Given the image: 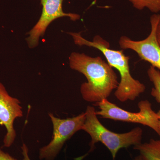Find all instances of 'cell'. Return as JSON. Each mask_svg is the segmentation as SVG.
<instances>
[{
	"instance_id": "obj_16",
	"label": "cell",
	"mask_w": 160,
	"mask_h": 160,
	"mask_svg": "<svg viewBox=\"0 0 160 160\" xmlns=\"http://www.w3.org/2000/svg\"><path fill=\"white\" fill-rule=\"evenodd\" d=\"M157 113L159 116L158 127L160 131V112H158Z\"/></svg>"
},
{
	"instance_id": "obj_7",
	"label": "cell",
	"mask_w": 160,
	"mask_h": 160,
	"mask_svg": "<svg viewBox=\"0 0 160 160\" xmlns=\"http://www.w3.org/2000/svg\"><path fill=\"white\" fill-rule=\"evenodd\" d=\"M64 0H41L42 7L39 20L32 29L28 32L26 38L29 48H33L38 45L40 38L42 37L47 27L55 20L59 18L68 17L72 21L80 19L76 13H66L63 11L62 3Z\"/></svg>"
},
{
	"instance_id": "obj_2",
	"label": "cell",
	"mask_w": 160,
	"mask_h": 160,
	"mask_svg": "<svg viewBox=\"0 0 160 160\" xmlns=\"http://www.w3.org/2000/svg\"><path fill=\"white\" fill-rule=\"evenodd\" d=\"M68 33L72 37L76 45L92 47L101 51L107 63L118 71L120 81L114 93L118 100L122 102L134 101L145 91V85L132 76L129 65L130 58L124 54L123 49H110L109 42L99 35L95 36L92 41H90L83 38L81 32Z\"/></svg>"
},
{
	"instance_id": "obj_4",
	"label": "cell",
	"mask_w": 160,
	"mask_h": 160,
	"mask_svg": "<svg viewBox=\"0 0 160 160\" xmlns=\"http://www.w3.org/2000/svg\"><path fill=\"white\" fill-rule=\"evenodd\" d=\"M96 105L99 109V111H96V114L101 118L142 124L150 127L160 137L159 116L158 113L152 110L151 104L148 100H143L138 103L140 110L138 112L124 110L109 102L107 99L96 103Z\"/></svg>"
},
{
	"instance_id": "obj_14",
	"label": "cell",
	"mask_w": 160,
	"mask_h": 160,
	"mask_svg": "<svg viewBox=\"0 0 160 160\" xmlns=\"http://www.w3.org/2000/svg\"><path fill=\"white\" fill-rule=\"evenodd\" d=\"M156 37L157 38L160 46V18L158 23L157 27L156 29Z\"/></svg>"
},
{
	"instance_id": "obj_9",
	"label": "cell",
	"mask_w": 160,
	"mask_h": 160,
	"mask_svg": "<svg viewBox=\"0 0 160 160\" xmlns=\"http://www.w3.org/2000/svg\"><path fill=\"white\" fill-rule=\"evenodd\" d=\"M144 160H160V140L150 139L148 142L142 143L133 146Z\"/></svg>"
},
{
	"instance_id": "obj_1",
	"label": "cell",
	"mask_w": 160,
	"mask_h": 160,
	"mask_svg": "<svg viewBox=\"0 0 160 160\" xmlns=\"http://www.w3.org/2000/svg\"><path fill=\"white\" fill-rule=\"evenodd\" d=\"M69 65L87 79L80 88L82 98L86 102L97 103L108 99L119 84L113 68L99 56L73 52L69 57Z\"/></svg>"
},
{
	"instance_id": "obj_12",
	"label": "cell",
	"mask_w": 160,
	"mask_h": 160,
	"mask_svg": "<svg viewBox=\"0 0 160 160\" xmlns=\"http://www.w3.org/2000/svg\"><path fill=\"white\" fill-rule=\"evenodd\" d=\"M21 148L23 156V160H31L29 157V149L25 143H23Z\"/></svg>"
},
{
	"instance_id": "obj_15",
	"label": "cell",
	"mask_w": 160,
	"mask_h": 160,
	"mask_svg": "<svg viewBox=\"0 0 160 160\" xmlns=\"http://www.w3.org/2000/svg\"><path fill=\"white\" fill-rule=\"evenodd\" d=\"M132 160H144L141 157V156L139 155L138 156L132 159Z\"/></svg>"
},
{
	"instance_id": "obj_10",
	"label": "cell",
	"mask_w": 160,
	"mask_h": 160,
	"mask_svg": "<svg viewBox=\"0 0 160 160\" xmlns=\"http://www.w3.org/2000/svg\"><path fill=\"white\" fill-rule=\"evenodd\" d=\"M147 74L153 85L151 94L160 105V71L151 66L148 69ZM158 111L160 112V109Z\"/></svg>"
},
{
	"instance_id": "obj_8",
	"label": "cell",
	"mask_w": 160,
	"mask_h": 160,
	"mask_svg": "<svg viewBox=\"0 0 160 160\" xmlns=\"http://www.w3.org/2000/svg\"><path fill=\"white\" fill-rule=\"evenodd\" d=\"M23 116L22 107L19 100L10 95L0 82V125L5 126L6 130L3 139L4 147L9 148L14 143L17 136L15 120Z\"/></svg>"
},
{
	"instance_id": "obj_11",
	"label": "cell",
	"mask_w": 160,
	"mask_h": 160,
	"mask_svg": "<svg viewBox=\"0 0 160 160\" xmlns=\"http://www.w3.org/2000/svg\"><path fill=\"white\" fill-rule=\"evenodd\" d=\"M134 8L142 10L147 8L154 14L160 12V0H129Z\"/></svg>"
},
{
	"instance_id": "obj_5",
	"label": "cell",
	"mask_w": 160,
	"mask_h": 160,
	"mask_svg": "<svg viewBox=\"0 0 160 160\" xmlns=\"http://www.w3.org/2000/svg\"><path fill=\"white\" fill-rule=\"evenodd\" d=\"M53 127L52 136L50 142L40 148V160H54L62 150L65 143L77 132L82 130L86 120V113L82 112L77 116L61 119L49 113Z\"/></svg>"
},
{
	"instance_id": "obj_6",
	"label": "cell",
	"mask_w": 160,
	"mask_h": 160,
	"mask_svg": "<svg viewBox=\"0 0 160 160\" xmlns=\"http://www.w3.org/2000/svg\"><path fill=\"white\" fill-rule=\"evenodd\" d=\"M160 15L153 14L150 18L151 32L146 38L134 41L122 36L119 44L121 49H130L137 53L141 59L150 63L151 66L160 71V46L156 37V29Z\"/></svg>"
},
{
	"instance_id": "obj_13",
	"label": "cell",
	"mask_w": 160,
	"mask_h": 160,
	"mask_svg": "<svg viewBox=\"0 0 160 160\" xmlns=\"http://www.w3.org/2000/svg\"><path fill=\"white\" fill-rule=\"evenodd\" d=\"M0 160H17L7 152L0 149Z\"/></svg>"
},
{
	"instance_id": "obj_3",
	"label": "cell",
	"mask_w": 160,
	"mask_h": 160,
	"mask_svg": "<svg viewBox=\"0 0 160 160\" xmlns=\"http://www.w3.org/2000/svg\"><path fill=\"white\" fill-rule=\"evenodd\" d=\"M85 113L86 120L82 130L91 137L89 152L94 150L96 144L101 142L109 149L114 159L120 149L142 143L143 130L140 127H136L125 133H116L107 129L101 123L93 106H87Z\"/></svg>"
}]
</instances>
